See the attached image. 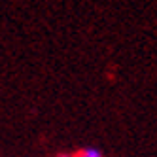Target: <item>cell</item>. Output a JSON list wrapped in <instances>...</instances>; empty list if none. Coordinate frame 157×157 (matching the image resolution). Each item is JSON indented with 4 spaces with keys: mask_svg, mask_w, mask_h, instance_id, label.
I'll return each instance as SVG.
<instances>
[{
    "mask_svg": "<svg viewBox=\"0 0 157 157\" xmlns=\"http://www.w3.org/2000/svg\"><path fill=\"white\" fill-rule=\"evenodd\" d=\"M61 157H70V155H61Z\"/></svg>",
    "mask_w": 157,
    "mask_h": 157,
    "instance_id": "6da1fadb",
    "label": "cell"
}]
</instances>
